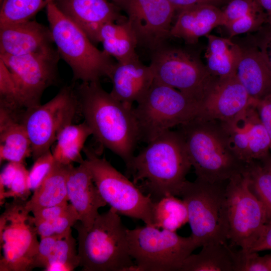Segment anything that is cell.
Segmentation results:
<instances>
[{"mask_svg": "<svg viewBox=\"0 0 271 271\" xmlns=\"http://www.w3.org/2000/svg\"><path fill=\"white\" fill-rule=\"evenodd\" d=\"M177 130L183 138L197 178L223 182L245 171L246 164L235 154L220 121L196 117L179 125Z\"/></svg>", "mask_w": 271, "mask_h": 271, "instance_id": "cell-3", "label": "cell"}, {"mask_svg": "<svg viewBox=\"0 0 271 271\" xmlns=\"http://www.w3.org/2000/svg\"><path fill=\"white\" fill-rule=\"evenodd\" d=\"M265 250H271V220L264 225L248 252H258Z\"/></svg>", "mask_w": 271, "mask_h": 271, "instance_id": "cell-44", "label": "cell"}, {"mask_svg": "<svg viewBox=\"0 0 271 271\" xmlns=\"http://www.w3.org/2000/svg\"><path fill=\"white\" fill-rule=\"evenodd\" d=\"M29 171L24 164L9 162L0 175V203L7 198L27 201L31 191L28 184Z\"/></svg>", "mask_w": 271, "mask_h": 271, "instance_id": "cell-31", "label": "cell"}, {"mask_svg": "<svg viewBox=\"0 0 271 271\" xmlns=\"http://www.w3.org/2000/svg\"><path fill=\"white\" fill-rule=\"evenodd\" d=\"M112 83L110 93L124 104L132 107L146 94L154 80L150 65L143 64L139 57L115 64L109 77Z\"/></svg>", "mask_w": 271, "mask_h": 271, "instance_id": "cell-21", "label": "cell"}, {"mask_svg": "<svg viewBox=\"0 0 271 271\" xmlns=\"http://www.w3.org/2000/svg\"><path fill=\"white\" fill-rule=\"evenodd\" d=\"M101 43L103 50L118 62L138 58L136 52L138 41L127 17L107 23L98 31L96 43Z\"/></svg>", "mask_w": 271, "mask_h": 271, "instance_id": "cell-25", "label": "cell"}, {"mask_svg": "<svg viewBox=\"0 0 271 271\" xmlns=\"http://www.w3.org/2000/svg\"><path fill=\"white\" fill-rule=\"evenodd\" d=\"M226 198L227 239L248 251L268 218L263 205L250 189L246 168L228 180Z\"/></svg>", "mask_w": 271, "mask_h": 271, "instance_id": "cell-11", "label": "cell"}, {"mask_svg": "<svg viewBox=\"0 0 271 271\" xmlns=\"http://www.w3.org/2000/svg\"><path fill=\"white\" fill-rule=\"evenodd\" d=\"M250 189L263 205L271 220V171L257 161L246 164Z\"/></svg>", "mask_w": 271, "mask_h": 271, "instance_id": "cell-34", "label": "cell"}, {"mask_svg": "<svg viewBox=\"0 0 271 271\" xmlns=\"http://www.w3.org/2000/svg\"><path fill=\"white\" fill-rule=\"evenodd\" d=\"M237 271H271V254L260 256L257 252L240 249Z\"/></svg>", "mask_w": 271, "mask_h": 271, "instance_id": "cell-39", "label": "cell"}, {"mask_svg": "<svg viewBox=\"0 0 271 271\" xmlns=\"http://www.w3.org/2000/svg\"><path fill=\"white\" fill-rule=\"evenodd\" d=\"M78 109L75 90L65 86L47 103L26 109L21 113L34 160L50 150L61 130L72 123Z\"/></svg>", "mask_w": 271, "mask_h": 271, "instance_id": "cell-13", "label": "cell"}, {"mask_svg": "<svg viewBox=\"0 0 271 271\" xmlns=\"http://www.w3.org/2000/svg\"><path fill=\"white\" fill-rule=\"evenodd\" d=\"M57 8L96 43L104 24L122 18L121 9L109 0H53Z\"/></svg>", "mask_w": 271, "mask_h": 271, "instance_id": "cell-19", "label": "cell"}, {"mask_svg": "<svg viewBox=\"0 0 271 271\" xmlns=\"http://www.w3.org/2000/svg\"><path fill=\"white\" fill-rule=\"evenodd\" d=\"M50 2L52 0H3L0 27L31 20Z\"/></svg>", "mask_w": 271, "mask_h": 271, "instance_id": "cell-33", "label": "cell"}, {"mask_svg": "<svg viewBox=\"0 0 271 271\" xmlns=\"http://www.w3.org/2000/svg\"><path fill=\"white\" fill-rule=\"evenodd\" d=\"M255 100L231 119L220 122L238 158L245 164L261 162L270 155L267 132L260 118Z\"/></svg>", "mask_w": 271, "mask_h": 271, "instance_id": "cell-16", "label": "cell"}, {"mask_svg": "<svg viewBox=\"0 0 271 271\" xmlns=\"http://www.w3.org/2000/svg\"><path fill=\"white\" fill-rule=\"evenodd\" d=\"M122 11L127 14L138 45L153 51L170 37L177 10L168 0H125Z\"/></svg>", "mask_w": 271, "mask_h": 271, "instance_id": "cell-15", "label": "cell"}, {"mask_svg": "<svg viewBox=\"0 0 271 271\" xmlns=\"http://www.w3.org/2000/svg\"><path fill=\"white\" fill-rule=\"evenodd\" d=\"M78 266L79 259L76 241L71 230L58 239L44 268L48 271H71Z\"/></svg>", "mask_w": 271, "mask_h": 271, "instance_id": "cell-32", "label": "cell"}, {"mask_svg": "<svg viewBox=\"0 0 271 271\" xmlns=\"http://www.w3.org/2000/svg\"><path fill=\"white\" fill-rule=\"evenodd\" d=\"M152 225L162 229L176 231L188 222L186 205L182 199L172 195L154 202Z\"/></svg>", "mask_w": 271, "mask_h": 271, "instance_id": "cell-30", "label": "cell"}, {"mask_svg": "<svg viewBox=\"0 0 271 271\" xmlns=\"http://www.w3.org/2000/svg\"><path fill=\"white\" fill-rule=\"evenodd\" d=\"M59 56L53 47L24 55L0 54V60L10 70L25 109L40 105L44 91L55 82Z\"/></svg>", "mask_w": 271, "mask_h": 271, "instance_id": "cell-14", "label": "cell"}, {"mask_svg": "<svg viewBox=\"0 0 271 271\" xmlns=\"http://www.w3.org/2000/svg\"><path fill=\"white\" fill-rule=\"evenodd\" d=\"M253 100L236 75L226 78H216L201 100L196 117L205 120L226 121Z\"/></svg>", "mask_w": 271, "mask_h": 271, "instance_id": "cell-17", "label": "cell"}, {"mask_svg": "<svg viewBox=\"0 0 271 271\" xmlns=\"http://www.w3.org/2000/svg\"><path fill=\"white\" fill-rule=\"evenodd\" d=\"M77 231L79 266L83 271L134 270L129 252L127 229L119 214L111 208L99 214L92 226L86 229L78 221Z\"/></svg>", "mask_w": 271, "mask_h": 271, "instance_id": "cell-4", "label": "cell"}, {"mask_svg": "<svg viewBox=\"0 0 271 271\" xmlns=\"http://www.w3.org/2000/svg\"><path fill=\"white\" fill-rule=\"evenodd\" d=\"M34 161L33 166L29 171L28 184L31 192L35 191L41 185L56 162L50 150Z\"/></svg>", "mask_w": 271, "mask_h": 271, "instance_id": "cell-38", "label": "cell"}, {"mask_svg": "<svg viewBox=\"0 0 271 271\" xmlns=\"http://www.w3.org/2000/svg\"><path fill=\"white\" fill-rule=\"evenodd\" d=\"M147 144L134 156L127 173L154 202L168 195L179 196L192 167L181 134L168 130Z\"/></svg>", "mask_w": 271, "mask_h": 271, "instance_id": "cell-2", "label": "cell"}, {"mask_svg": "<svg viewBox=\"0 0 271 271\" xmlns=\"http://www.w3.org/2000/svg\"><path fill=\"white\" fill-rule=\"evenodd\" d=\"M69 165L55 162L41 185L27 201L25 207L28 211L68 202L67 181Z\"/></svg>", "mask_w": 271, "mask_h": 271, "instance_id": "cell-28", "label": "cell"}, {"mask_svg": "<svg viewBox=\"0 0 271 271\" xmlns=\"http://www.w3.org/2000/svg\"><path fill=\"white\" fill-rule=\"evenodd\" d=\"M224 0H168L177 10L191 6L201 4L211 5L216 6Z\"/></svg>", "mask_w": 271, "mask_h": 271, "instance_id": "cell-45", "label": "cell"}, {"mask_svg": "<svg viewBox=\"0 0 271 271\" xmlns=\"http://www.w3.org/2000/svg\"><path fill=\"white\" fill-rule=\"evenodd\" d=\"M61 235H54L41 238L37 252L32 262V269L36 267H45L55 244Z\"/></svg>", "mask_w": 271, "mask_h": 271, "instance_id": "cell-40", "label": "cell"}, {"mask_svg": "<svg viewBox=\"0 0 271 271\" xmlns=\"http://www.w3.org/2000/svg\"><path fill=\"white\" fill-rule=\"evenodd\" d=\"M127 234L134 270L180 271L185 258L199 247L191 235L181 236L153 225L127 229Z\"/></svg>", "mask_w": 271, "mask_h": 271, "instance_id": "cell-8", "label": "cell"}, {"mask_svg": "<svg viewBox=\"0 0 271 271\" xmlns=\"http://www.w3.org/2000/svg\"><path fill=\"white\" fill-rule=\"evenodd\" d=\"M3 0H0V3H1L2 2Z\"/></svg>", "mask_w": 271, "mask_h": 271, "instance_id": "cell-50", "label": "cell"}, {"mask_svg": "<svg viewBox=\"0 0 271 271\" xmlns=\"http://www.w3.org/2000/svg\"><path fill=\"white\" fill-rule=\"evenodd\" d=\"M53 43L49 28L35 20L0 27V54H32L52 47Z\"/></svg>", "mask_w": 271, "mask_h": 271, "instance_id": "cell-20", "label": "cell"}, {"mask_svg": "<svg viewBox=\"0 0 271 271\" xmlns=\"http://www.w3.org/2000/svg\"><path fill=\"white\" fill-rule=\"evenodd\" d=\"M200 252L191 254L183 261L180 271H237L238 251L225 242H210Z\"/></svg>", "mask_w": 271, "mask_h": 271, "instance_id": "cell-26", "label": "cell"}, {"mask_svg": "<svg viewBox=\"0 0 271 271\" xmlns=\"http://www.w3.org/2000/svg\"><path fill=\"white\" fill-rule=\"evenodd\" d=\"M263 10L255 0H231L222 10V26L244 17L250 14Z\"/></svg>", "mask_w": 271, "mask_h": 271, "instance_id": "cell-37", "label": "cell"}, {"mask_svg": "<svg viewBox=\"0 0 271 271\" xmlns=\"http://www.w3.org/2000/svg\"><path fill=\"white\" fill-rule=\"evenodd\" d=\"M226 182L211 183L197 178L193 182L186 180L180 189L191 236L198 247L228 239Z\"/></svg>", "mask_w": 271, "mask_h": 271, "instance_id": "cell-6", "label": "cell"}, {"mask_svg": "<svg viewBox=\"0 0 271 271\" xmlns=\"http://www.w3.org/2000/svg\"><path fill=\"white\" fill-rule=\"evenodd\" d=\"M179 11L170 32V37L181 39L188 44L197 43L215 28L222 26V10L217 6L201 4Z\"/></svg>", "mask_w": 271, "mask_h": 271, "instance_id": "cell-22", "label": "cell"}, {"mask_svg": "<svg viewBox=\"0 0 271 271\" xmlns=\"http://www.w3.org/2000/svg\"><path fill=\"white\" fill-rule=\"evenodd\" d=\"M79 221L78 214L70 204L68 210L61 216L50 221L36 225L38 235L41 238L61 235L71 230V227Z\"/></svg>", "mask_w": 271, "mask_h": 271, "instance_id": "cell-35", "label": "cell"}, {"mask_svg": "<svg viewBox=\"0 0 271 271\" xmlns=\"http://www.w3.org/2000/svg\"><path fill=\"white\" fill-rule=\"evenodd\" d=\"M84 163L102 198L120 215L152 225L154 201L133 181L117 171L105 158L90 148L83 150Z\"/></svg>", "mask_w": 271, "mask_h": 271, "instance_id": "cell-9", "label": "cell"}, {"mask_svg": "<svg viewBox=\"0 0 271 271\" xmlns=\"http://www.w3.org/2000/svg\"><path fill=\"white\" fill-rule=\"evenodd\" d=\"M67 187L68 201L87 229L99 214L98 209L107 205L94 184L91 173L84 162L77 167L69 165Z\"/></svg>", "mask_w": 271, "mask_h": 271, "instance_id": "cell-18", "label": "cell"}, {"mask_svg": "<svg viewBox=\"0 0 271 271\" xmlns=\"http://www.w3.org/2000/svg\"><path fill=\"white\" fill-rule=\"evenodd\" d=\"M262 165L267 169L271 171V154L265 160L261 162Z\"/></svg>", "mask_w": 271, "mask_h": 271, "instance_id": "cell-47", "label": "cell"}, {"mask_svg": "<svg viewBox=\"0 0 271 271\" xmlns=\"http://www.w3.org/2000/svg\"><path fill=\"white\" fill-rule=\"evenodd\" d=\"M46 14L53 42L60 56L73 72V80L83 82L109 78L115 65L111 56L94 45L86 33L52 2Z\"/></svg>", "mask_w": 271, "mask_h": 271, "instance_id": "cell-5", "label": "cell"}, {"mask_svg": "<svg viewBox=\"0 0 271 271\" xmlns=\"http://www.w3.org/2000/svg\"><path fill=\"white\" fill-rule=\"evenodd\" d=\"M75 91L78 108L92 135L123 161L127 172L140 141L133 107L105 91L99 81L82 82Z\"/></svg>", "mask_w": 271, "mask_h": 271, "instance_id": "cell-1", "label": "cell"}, {"mask_svg": "<svg viewBox=\"0 0 271 271\" xmlns=\"http://www.w3.org/2000/svg\"><path fill=\"white\" fill-rule=\"evenodd\" d=\"M200 102L154 80L133 111L140 141L148 143L165 131L196 117Z\"/></svg>", "mask_w": 271, "mask_h": 271, "instance_id": "cell-7", "label": "cell"}, {"mask_svg": "<svg viewBox=\"0 0 271 271\" xmlns=\"http://www.w3.org/2000/svg\"><path fill=\"white\" fill-rule=\"evenodd\" d=\"M92 131L85 121L78 124L72 123L65 126L60 132L52 152L56 162L65 165L76 162L82 163L81 152Z\"/></svg>", "mask_w": 271, "mask_h": 271, "instance_id": "cell-29", "label": "cell"}, {"mask_svg": "<svg viewBox=\"0 0 271 271\" xmlns=\"http://www.w3.org/2000/svg\"><path fill=\"white\" fill-rule=\"evenodd\" d=\"M267 15L271 14V0H255Z\"/></svg>", "mask_w": 271, "mask_h": 271, "instance_id": "cell-46", "label": "cell"}, {"mask_svg": "<svg viewBox=\"0 0 271 271\" xmlns=\"http://www.w3.org/2000/svg\"><path fill=\"white\" fill-rule=\"evenodd\" d=\"M0 162L24 164L32 155L31 142L20 114L0 107Z\"/></svg>", "mask_w": 271, "mask_h": 271, "instance_id": "cell-23", "label": "cell"}, {"mask_svg": "<svg viewBox=\"0 0 271 271\" xmlns=\"http://www.w3.org/2000/svg\"><path fill=\"white\" fill-rule=\"evenodd\" d=\"M69 206L70 204L67 202L33 211L32 213L33 215L35 225L54 219L61 216L65 213Z\"/></svg>", "mask_w": 271, "mask_h": 271, "instance_id": "cell-42", "label": "cell"}, {"mask_svg": "<svg viewBox=\"0 0 271 271\" xmlns=\"http://www.w3.org/2000/svg\"><path fill=\"white\" fill-rule=\"evenodd\" d=\"M267 23L271 24V14L268 15Z\"/></svg>", "mask_w": 271, "mask_h": 271, "instance_id": "cell-49", "label": "cell"}, {"mask_svg": "<svg viewBox=\"0 0 271 271\" xmlns=\"http://www.w3.org/2000/svg\"><path fill=\"white\" fill-rule=\"evenodd\" d=\"M150 64L154 80L201 101L216 77L187 51L165 43L154 50Z\"/></svg>", "mask_w": 271, "mask_h": 271, "instance_id": "cell-12", "label": "cell"}, {"mask_svg": "<svg viewBox=\"0 0 271 271\" xmlns=\"http://www.w3.org/2000/svg\"><path fill=\"white\" fill-rule=\"evenodd\" d=\"M256 107L269 138L271 153V94L256 101Z\"/></svg>", "mask_w": 271, "mask_h": 271, "instance_id": "cell-43", "label": "cell"}, {"mask_svg": "<svg viewBox=\"0 0 271 271\" xmlns=\"http://www.w3.org/2000/svg\"><path fill=\"white\" fill-rule=\"evenodd\" d=\"M242 50L236 76L249 96L257 101L271 94V70L256 46Z\"/></svg>", "mask_w": 271, "mask_h": 271, "instance_id": "cell-24", "label": "cell"}, {"mask_svg": "<svg viewBox=\"0 0 271 271\" xmlns=\"http://www.w3.org/2000/svg\"><path fill=\"white\" fill-rule=\"evenodd\" d=\"M267 16V13L263 10H261L237 20L225 27L227 29L231 37L259 31L266 23Z\"/></svg>", "mask_w": 271, "mask_h": 271, "instance_id": "cell-36", "label": "cell"}, {"mask_svg": "<svg viewBox=\"0 0 271 271\" xmlns=\"http://www.w3.org/2000/svg\"><path fill=\"white\" fill-rule=\"evenodd\" d=\"M27 201L13 199L5 203L0 216V271H29L39 246L33 216Z\"/></svg>", "mask_w": 271, "mask_h": 271, "instance_id": "cell-10", "label": "cell"}, {"mask_svg": "<svg viewBox=\"0 0 271 271\" xmlns=\"http://www.w3.org/2000/svg\"><path fill=\"white\" fill-rule=\"evenodd\" d=\"M205 52L206 67L210 74L218 78L236 75L242 55V49L230 39L208 34Z\"/></svg>", "mask_w": 271, "mask_h": 271, "instance_id": "cell-27", "label": "cell"}, {"mask_svg": "<svg viewBox=\"0 0 271 271\" xmlns=\"http://www.w3.org/2000/svg\"><path fill=\"white\" fill-rule=\"evenodd\" d=\"M109 1H110L111 2L115 4L118 7H119L121 10H122L125 0H109Z\"/></svg>", "mask_w": 271, "mask_h": 271, "instance_id": "cell-48", "label": "cell"}, {"mask_svg": "<svg viewBox=\"0 0 271 271\" xmlns=\"http://www.w3.org/2000/svg\"><path fill=\"white\" fill-rule=\"evenodd\" d=\"M259 31L255 40V46L271 70V24L266 22Z\"/></svg>", "mask_w": 271, "mask_h": 271, "instance_id": "cell-41", "label": "cell"}]
</instances>
